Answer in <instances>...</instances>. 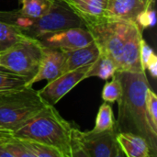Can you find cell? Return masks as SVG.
Wrapping results in <instances>:
<instances>
[{
  "mask_svg": "<svg viewBox=\"0 0 157 157\" xmlns=\"http://www.w3.org/2000/svg\"><path fill=\"white\" fill-rule=\"evenodd\" d=\"M43 45L35 38L25 36L0 52V68L29 79L36 75Z\"/></svg>",
  "mask_w": 157,
  "mask_h": 157,
  "instance_id": "5",
  "label": "cell"
},
{
  "mask_svg": "<svg viewBox=\"0 0 157 157\" xmlns=\"http://www.w3.org/2000/svg\"><path fill=\"white\" fill-rule=\"evenodd\" d=\"M65 59V52L53 48L43 46L42 55L36 75L27 83L26 86H32L41 80L52 81L62 75V66Z\"/></svg>",
  "mask_w": 157,
  "mask_h": 157,
  "instance_id": "10",
  "label": "cell"
},
{
  "mask_svg": "<svg viewBox=\"0 0 157 157\" xmlns=\"http://www.w3.org/2000/svg\"><path fill=\"white\" fill-rule=\"evenodd\" d=\"M6 138L7 137L0 138V157H10V155L6 146Z\"/></svg>",
  "mask_w": 157,
  "mask_h": 157,
  "instance_id": "26",
  "label": "cell"
},
{
  "mask_svg": "<svg viewBox=\"0 0 157 157\" xmlns=\"http://www.w3.org/2000/svg\"><path fill=\"white\" fill-rule=\"evenodd\" d=\"M117 71L118 68L115 63L110 58L99 53L97 60L91 63L86 75V78L96 76L103 80H108L109 78H111Z\"/></svg>",
  "mask_w": 157,
  "mask_h": 157,
  "instance_id": "16",
  "label": "cell"
},
{
  "mask_svg": "<svg viewBox=\"0 0 157 157\" xmlns=\"http://www.w3.org/2000/svg\"><path fill=\"white\" fill-rule=\"evenodd\" d=\"M155 0H109L104 16L135 22L137 16Z\"/></svg>",
  "mask_w": 157,
  "mask_h": 157,
  "instance_id": "12",
  "label": "cell"
},
{
  "mask_svg": "<svg viewBox=\"0 0 157 157\" xmlns=\"http://www.w3.org/2000/svg\"><path fill=\"white\" fill-rule=\"evenodd\" d=\"M90 65L63 73L52 81H49L43 88L38 91L40 98L46 104L54 106L75 86L86 79V75Z\"/></svg>",
  "mask_w": 157,
  "mask_h": 157,
  "instance_id": "9",
  "label": "cell"
},
{
  "mask_svg": "<svg viewBox=\"0 0 157 157\" xmlns=\"http://www.w3.org/2000/svg\"><path fill=\"white\" fill-rule=\"evenodd\" d=\"M11 135H13V132L11 131L7 130V129H6V128H4L3 126L0 125V138H2V137H9Z\"/></svg>",
  "mask_w": 157,
  "mask_h": 157,
  "instance_id": "27",
  "label": "cell"
},
{
  "mask_svg": "<svg viewBox=\"0 0 157 157\" xmlns=\"http://www.w3.org/2000/svg\"><path fill=\"white\" fill-rule=\"evenodd\" d=\"M148 70L149 71V73H150V75L154 77V78H155L157 76V57H156V54H155L153 57H152V59L148 62V63H147V65H146V67H145V70Z\"/></svg>",
  "mask_w": 157,
  "mask_h": 157,
  "instance_id": "25",
  "label": "cell"
},
{
  "mask_svg": "<svg viewBox=\"0 0 157 157\" xmlns=\"http://www.w3.org/2000/svg\"><path fill=\"white\" fill-rule=\"evenodd\" d=\"M71 125L56 110L46 104L38 113L13 132V136L35 141L57 150L62 157H71Z\"/></svg>",
  "mask_w": 157,
  "mask_h": 157,
  "instance_id": "3",
  "label": "cell"
},
{
  "mask_svg": "<svg viewBox=\"0 0 157 157\" xmlns=\"http://www.w3.org/2000/svg\"><path fill=\"white\" fill-rule=\"evenodd\" d=\"M20 9L18 11L29 18H38L45 15L52 6V0H18Z\"/></svg>",
  "mask_w": 157,
  "mask_h": 157,
  "instance_id": "17",
  "label": "cell"
},
{
  "mask_svg": "<svg viewBox=\"0 0 157 157\" xmlns=\"http://www.w3.org/2000/svg\"><path fill=\"white\" fill-rule=\"evenodd\" d=\"M45 105L32 86L0 93V125L13 132Z\"/></svg>",
  "mask_w": 157,
  "mask_h": 157,
  "instance_id": "4",
  "label": "cell"
},
{
  "mask_svg": "<svg viewBox=\"0 0 157 157\" xmlns=\"http://www.w3.org/2000/svg\"><path fill=\"white\" fill-rule=\"evenodd\" d=\"M145 106L149 119L155 129L157 130V97L155 93L149 87L145 95Z\"/></svg>",
  "mask_w": 157,
  "mask_h": 157,
  "instance_id": "23",
  "label": "cell"
},
{
  "mask_svg": "<svg viewBox=\"0 0 157 157\" xmlns=\"http://www.w3.org/2000/svg\"><path fill=\"white\" fill-rule=\"evenodd\" d=\"M99 52L110 58L118 71L144 72L140 59L142 29L132 21L101 16L83 19Z\"/></svg>",
  "mask_w": 157,
  "mask_h": 157,
  "instance_id": "1",
  "label": "cell"
},
{
  "mask_svg": "<svg viewBox=\"0 0 157 157\" xmlns=\"http://www.w3.org/2000/svg\"><path fill=\"white\" fill-rule=\"evenodd\" d=\"M69 28H85V23L64 1H53L50 10L38 18H31L24 34L35 39Z\"/></svg>",
  "mask_w": 157,
  "mask_h": 157,
  "instance_id": "7",
  "label": "cell"
},
{
  "mask_svg": "<svg viewBox=\"0 0 157 157\" xmlns=\"http://www.w3.org/2000/svg\"><path fill=\"white\" fill-rule=\"evenodd\" d=\"M116 131L81 132L71 129V157H121L125 156L117 140Z\"/></svg>",
  "mask_w": 157,
  "mask_h": 157,
  "instance_id": "6",
  "label": "cell"
},
{
  "mask_svg": "<svg viewBox=\"0 0 157 157\" xmlns=\"http://www.w3.org/2000/svg\"><path fill=\"white\" fill-rule=\"evenodd\" d=\"M6 146L10 157H62L57 150L50 146L13 135L6 138Z\"/></svg>",
  "mask_w": 157,
  "mask_h": 157,
  "instance_id": "11",
  "label": "cell"
},
{
  "mask_svg": "<svg viewBox=\"0 0 157 157\" xmlns=\"http://www.w3.org/2000/svg\"><path fill=\"white\" fill-rule=\"evenodd\" d=\"M155 54V53L154 52L153 49L148 45V43L144 39H142L141 43H140V59H141V63L144 70L148 62L152 59V57Z\"/></svg>",
  "mask_w": 157,
  "mask_h": 157,
  "instance_id": "24",
  "label": "cell"
},
{
  "mask_svg": "<svg viewBox=\"0 0 157 157\" xmlns=\"http://www.w3.org/2000/svg\"><path fill=\"white\" fill-rule=\"evenodd\" d=\"M122 93V86L116 74L112 76V80L106 83L102 89V98L105 102H118Z\"/></svg>",
  "mask_w": 157,
  "mask_h": 157,
  "instance_id": "21",
  "label": "cell"
},
{
  "mask_svg": "<svg viewBox=\"0 0 157 157\" xmlns=\"http://www.w3.org/2000/svg\"><path fill=\"white\" fill-rule=\"evenodd\" d=\"M122 93L118 100L119 115L116 132H131L143 137L149 144L152 157L157 155V130L146 111L145 95L150 87L144 72L117 71Z\"/></svg>",
  "mask_w": 157,
  "mask_h": 157,
  "instance_id": "2",
  "label": "cell"
},
{
  "mask_svg": "<svg viewBox=\"0 0 157 157\" xmlns=\"http://www.w3.org/2000/svg\"><path fill=\"white\" fill-rule=\"evenodd\" d=\"M135 23L139 26V28L143 30L147 28H152L156 23V16L155 10L154 8V3L151 4L147 8H145L143 12H141L136 19Z\"/></svg>",
  "mask_w": 157,
  "mask_h": 157,
  "instance_id": "22",
  "label": "cell"
},
{
  "mask_svg": "<svg viewBox=\"0 0 157 157\" xmlns=\"http://www.w3.org/2000/svg\"><path fill=\"white\" fill-rule=\"evenodd\" d=\"M29 79L0 68V93L26 86Z\"/></svg>",
  "mask_w": 157,
  "mask_h": 157,
  "instance_id": "20",
  "label": "cell"
},
{
  "mask_svg": "<svg viewBox=\"0 0 157 157\" xmlns=\"http://www.w3.org/2000/svg\"><path fill=\"white\" fill-rule=\"evenodd\" d=\"M113 129H115V120L111 106L108 102H104L98 109L93 131L103 132Z\"/></svg>",
  "mask_w": 157,
  "mask_h": 157,
  "instance_id": "19",
  "label": "cell"
},
{
  "mask_svg": "<svg viewBox=\"0 0 157 157\" xmlns=\"http://www.w3.org/2000/svg\"><path fill=\"white\" fill-rule=\"evenodd\" d=\"M45 47L58 49L63 52L85 47L94 41L89 31L85 28H69L47 33L38 39Z\"/></svg>",
  "mask_w": 157,
  "mask_h": 157,
  "instance_id": "8",
  "label": "cell"
},
{
  "mask_svg": "<svg viewBox=\"0 0 157 157\" xmlns=\"http://www.w3.org/2000/svg\"><path fill=\"white\" fill-rule=\"evenodd\" d=\"M116 140L125 156L152 157L149 144L139 135L131 132H118Z\"/></svg>",
  "mask_w": 157,
  "mask_h": 157,
  "instance_id": "14",
  "label": "cell"
},
{
  "mask_svg": "<svg viewBox=\"0 0 157 157\" xmlns=\"http://www.w3.org/2000/svg\"><path fill=\"white\" fill-rule=\"evenodd\" d=\"M26 35L17 27L0 20V52L12 46Z\"/></svg>",
  "mask_w": 157,
  "mask_h": 157,
  "instance_id": "18",
  "label": "cell"
},
{
  "mask_svg": "<svg viewBox=\"0 0 157 157\" xmlns=\"http://www.w3.org/2000/svg\"><path fill=\"white\" fill-rule=\"evenodd\" d=\"M82 19L104 16L109 0H63Z\"/></svg>",
  "mask_w": 157,
  "mask_h": 157,
  "instance_id": "15",
  "label": "cell"
},
{
  "mask_svg": "<svg viewBox=\"0 0 157 157\" xmlns=\"http://www.w3.org/2000/svg\"><path fill=\"white\" fill-rule=\"evenodd\" d=\"M52 1H57V0H52Z\"/></svg>",
  "mask_w": 157,
  "mask_h": 157,
  "instance_id": "28",
  "label": "cell"
},
{
  "mask_svg": "<svg viewBox=\"0 0 157 157\" xmlns=\"http://www.w3.org/2000/svg\"><path fill=\"white\" fill-rule=\"evenodd\" d=\"M99 53L98 47L95 41L85 47L65 52V59L62 66V74L91 64L97 60Z\"/></svg>",
  "mask_w": 157,
  "mask_h": 157,
  "instance_id": "13",
  "label": "cell"
}]
</instances>
